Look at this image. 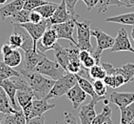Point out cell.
<instances>
[{
    "label": "cell",
    "instance_id": "obj_25",
    "mask_svg": "<svg viewBox=\"0 0 134 124\" xmlns=\"http://www.w3.org/2000/svg\"><path fill=\"white\" fill-rule=\"evenodd\" d=\"M58 5H59V4H57V3L48 1V2L43 4V5L37 7V8L35 9V11L38 12V13L41 14L43 19H49V18H51V16L53 14L54 11L56 10Z\"/></svg>",
    "mask_w": 134,
    "mask_h": 124
},
{
    "label": "cell",
    "instance_id": "obj_4",
    "mask_svg": "<svg viewBox=\"0 0 134 124\" xmlns=\"http://www.w3.org/2000/svg\"><path fill=\"white\" fill-rule=\"evenodd\" d=\"M79 16L75 19V27L77 28V48L79 50H87L91 54L93 53V48L90 42L91 30H90V20L79 21Z\"/></svg>",
    "mask_w": 134,
    "mask_h": 124
},
{
    "label": "cell",
    "instance_id": "obj_10",
    "mask_svg": "<svg viewBox=\"0 0 134 124\" xmlns=\"http://www.w3.org/2000/svg\"><path fill=\"white\" fill-rule=\"evenodd\" d=\"M19 25L21 27H23L28 32L29 34L31 36V38L34 39V41L35 43L41 38V36L43 35V34L45 33L47 29L52 26L49 22V19H43V20L38 22V23L28 22V23L19 24Z\"/></svg>",
    "mask_w": 134,
    "mask_h": 124
},
{
    "label": "cell",
    "instance_id": "obj_47",
    "mask_svg": "<svg viewBox=\"0 0 134 124\" xmlns=\"http://www.w3.org/2000/svg\"><path fill=\"white\" fill-rule=\"evenodd\" d=\"M7 2V0H0V5H3V4H5Z\"/></svg>",
    "mask_w": 134,
    "mask_h": 124
},
{
    "label": "cell",
    "instance_id": "obj_30",
    "mask_svg": "<svg viewBox=\"0 0 134 124\" xmlns=\"http://www.w3.org/2000/svg\"><path fill=\"white\" fill-rule=\"evenodd\" d=\"M18 75H20V73L18 71L13 70L12 67L4 63V61L0 60V80L10 78L13 76H18Z\"/></svg>",
    "mask_w": 134,
    "mask_h": 124
},
{
    "label": "cell",
    "instance_id": "obj_1",
    "mask_svg": "<svg viewBox=\"0 0 134 124\" xmlns=\"http://www.w3.org/2000/svg\"><path fill=\"white\" fill-rule=\"evenodd\" d=\"M18 72L26 78V80L30 84L34 97L38 99H45V97L48 96V94L49 93L51 89L53 86L54 80L46 78L45 75L37 72H34V71L30 72V71L24 70L22 68Z\"/></svg>",
    "mask_w": 134,
    "mask_h": 124
},
{
    "label": "cell",
    "instance_id": "obj_48",
    "mask_svg": "<svg viewBox=\"0 0 134 124\" xmlns=\"http://www.w3.org/2000/svg\"><path fill=\"white\" fill-rule=\"evenodd\" d=\"M102 124H112V121H107V122H104Z\"/></svg>",
    "mask_w": 134,
    "mask_h": 124
},
{
    "label": "cell",
    "instance_id": "obj_36",
    "mask_svg": "<svg viewBox=\"0 0 134 124\" xmlns=\"http://www.w3.org/2000/svg\"><path fill=\"white\" fill-rule=\"evenodd\" d=\"M43 20V17L41 16V14L36 12L35 10L31 11V13H30V22H32V23H38L40 21Z\"/></svg>",
    "mask_w": 134,
    "mask_h": 124
},
{
    "label": "cell",
    "instance_id": "obj_45",
    "mask_svg": "<svg viewBox=\"0 0 134 124\" xmlns=\"http://www.w3.org/2000/svg\"><path fill=\"white\" fill-rule=\"evenodd\" d=\"M4 116H5L4 113H0V124L2 123V120H3V118H4Z\"/></svg>",
    "mask_w": 134,
    "mask_h": 124
},
{
    "label": "cell",
    "instance_id": "obj_6",
    "mask_svg": "<svg viewBox=\"0 0 134 124\" xmlns=\"http://www.w3.org/2000/svg\"><path fill=\"white\" fill-rule=\"evenodd\" d=\"M76 17H77V14H74L66 22L52 25V28L55 31L57 34V38L70 40V43L72 45H74L75 47H77V41L73 38V32H74L75 29V19H76Z\"/></svg>",
    "mask_w": 134,
    "mask_h": 124
},
{
    "label": "cell",
    "instance_id": "obj_11",
    "mask_svg": "<svg viewBox=\"0 0 134 124\" xmlns=\"http://www.w3.org/2000/svg\"><path fill=\"white\" fill-rule=\"evenodd\" d=\"M57 39L58 38L55 31L52 27H49L41 36V38L36 42V49L42 54H44L47 51L53 49V46L56 43Z\"/></svg>",
    "mask_w": 134,
    "mask_h": 124
},
{
    "label": "cell",
    "instance_id": "obj_41",
    "mask_svg": "<svg viewBox=\"0 0 134 124\" xmlns=\"http://www.w3.org/2000/svg\"><path fill=\"white\" fill-rule=\"evenodd\" d=\"M87 6V10L91 11L95 8L97 4H98V0H82Z\"/></svg>",
    "mask_w": 134,
    "mask_h": 124
},
{
    "label": "cell",
    "instance_id": "obj_16",
    "mask_svg": "<svg viewBox=\"0 0 134 124\" xmlns=\"http://www.w3.org/2000/svg\"><path fill=\"white\" fill-rule=\"evenodd\" d=\"M73 16H74V14H73ZM71 16H72V14H70V13H69L65 1L64 0H61V3L58 5L56 10L54 11L53 14L51 16V18H49V22L51 25L60 24V23H63V22H66L67 20H69Z\"/></svg>",
    "mask_w": 134,
    "mask_h": 124
},
{
    "label": "cell",
    "instance_id": "obj_35",
    "mask_svg": "<svg viewBox=\"0 0 134 124\" xmlns=\"http://www.w3.org/2000/svg\"><path fill=\"white\" fill-rule=\"evenodd\" d=\"M48 1L46 0H26V2L24 4L23 9L28 11H34L35 10L37 7L43 5L45 3H47Z\"/></svg>",
    "mask_w": 134,
    "mask_h": 124
},
{
    "label": "cell",
    "instance_id": "obj_12",
    "mask_svg": "<svg viewBox=\"0 0 134 124\" xmlns=\"http://www.w3.org/2000/svg\"><path fill=\"white\" fill-rule=\"evenodd\" d=\"M26 0H13L0 8V20L5 21L8 17H13L14 14L23 9Z\"/></svg>",
    "mask_w": 134,
    "mask_h": 124
},
{
    "label": "cell",
    "instance_id": "obj_42",
    "mask_svg": "<svg viewBox=\"0 0 134 124\" xmlns=\"http://www.w3.org/2000/svg\"><path fill=\"white\" fill-rule=\"evenodd\" d=\"M13 50V48L10 46V45L7 43V44H3L2 47H1V50H0V52H1V54H2L3 56L6 55V54H8L10 52Z\"/></svg>",
    "mask_w": 134,
    "mask_h": 124
},
{
    "label": "cell",
    "instance_id": "obj_34",
    "mask_svg": "<svg viewBox=\"0 0 134 124\" xmlns=\"http://www.w3.org/2000/svg\"><path fill=\"white\" fill-rule=\"evenodd\" d=\"M94 92L98 96L105 97L107 95V86L102 79H95L92 81Z\"/></svg>",
    "mask_w": 134,
    "mask_h": 124
},
{
    "label": "cell",
    "instance_id": "obj_29",
    "mask_svg": "<svg viewBox=\"0 0 134 124\" xmlns=\"http://www.w3.org/2000/svg\"><path fill=\"white\" fill-rule=\"evenodd\" d=\"M111 116H112V110L108 105H105L99 115H96L91 124H102L104 122L111 121Z\"/></svg>",
    "mask_w": 134,
    "mask_h": 124
},
{
    "label": "cell",
    "instance_id": "obj_33",
    "mask_svg": "<svg viewBox=\"0 0 134 124\" xmlns=\"http://www.w3.org/2000/svg\"><path fill=\"white\" fill-rule=\"evenodd\" d=\"M88 72H90V78H91V79H92V81L95 79L103 80L104 78L107 75V73L105 71V69L102 67V65H99V64H95L94 66H92L88 70Z\"/></svg>",
    "mask_w": 134,
    "mask_h": 124
},
{
    "label": "cell",
    "instance_id": "obj_43",
    "mask_svg": "<svg viewBox=\"0 0 134 124\" xmlns=\"http://www.w3.org/2000/svg\"><path fill=\"white\" fill-rule=\"evenodd\" d=\"M127 4H129V8L134 7V0H127Z\"/></svg>",
    "mask_w": 134,
    "mask_h": 124
},
{
    "label": "cell",
    "instance_id": "obj_21",
    "mask_svg": "<svg viewBox=\"0 0 134 124\" xmlns=\"http://www.w3.org/2000/svg\"><path fill=\"white\" fill-rule=\"evenodd\" d=\"M75 75H76V78H77V83L79 84V86H80L81 88H82V90L85 92L87 95H88V96H90V97H91V99H93V100L97 101V102H99V101L103 100L104 98L106 97H102V96H98L97 95L95 94V92H94V89H93V85H92V82L91 81H90V80L86 79V78H81L80 75H78L75 74Z\"/></svg>",
    "mask_w": 134,
    "mask_h": 124
},
{
    "label": "cell",
    "instance_id": "obj_2",
    "mask_svg": "<svg viewBox=\"0 0 134 124\" xmlns=\"http://www.w3.org/2000/svg\"><path fill=\"white\" fill-rule=\"evenodd\" d=\"M76 83H77V78H76L75 74L67 72L63 76L54 81L52 88L51 89L49 93L45 97V99L49 101V99H52V98L61 97L62 96L66 95L68 91L72 88Z\"/></svg>",
    "mask_w": 134,
    "mask_h": 124
},
{
    "label": "cell",
    "instance_id": "obj_26",
    "mask_svg": "<svg viewBox=\"0 0 134 124\" xmlns=\"http://www.w3.org/2000/svg\"><path fill=\"white\" fill-rule=\"evenodd\" d=\"M13 112L16 111L12 106L10 98L8 97L5 91L0 87V113L8 114V113H13Z\"/></svg>",
    "mask_w": 134,
    "mask_h": 124
},
{
    "label": "cell",
    "instance_id": "obj_32",
    "mask_svg": "<svg viewBox=\"0 0 134 124\" xmlns=\"http://www.w3.org/2000/svg\"><path fill=\"white\" fill-rule=\"evenodd\" d=\"M30 13H31V11L25 10V9H22L21 11H19L16 14L13 16V19H12V24L15 23V24H23V23H28L30 22Z\"/></svg>",
    "mask_w": 134,
    "mask_h": 124
},
{
    "label": "cell",
    "instance_id": "obj_7",
    "mask_svg": "<svg viewBox=\"0 0 134 124\" xmlns=\"http://www.w3.org/2000/svg\"><path fill=\"white\" fill-rule=\"evenodd\" d=\"M102 67L105 69L107 75H121L125 78L126 83L131 82L134 79V64L133 63H127L123 65L120 68H115L113 65L109 63H103Z\"/></svg>",
    "mask_w": 134,
    "mask_h": 124
},
{
    "label": "cell",
    "instance_id": "obj_13",
    "mask_svg": "<svg viewBox=\"0 0 134 124\" xmlns=\"http://www.w3.org/2000/svg\"><path fill=\"white\" fill-rule=\"evenodd\" d=\"M45 56L44 54H42L41 52H39L38 50L32 49L29 52L25 53V59H24V64L22 69L26 71H31L34 70V68L37 66L39 62L41 61V59Z\"/></svg>",
    "mask_w": 134,
    "mask_h": 124
},
{
    "label": "cell",
    "instance_id": "obj_8",
    "mask_svg": "<svg viewBox=\"0 0 134 124\" xmlns=\"http://www.w3.org/2000/svg\"><path fill=\"white\" fill-rule=\"evenodd\" d=\"M34 96L31 90H17L16 91V101L19 104L21 111L23 112L26 120H29L31 115L32 100Z\"/></svg>",
    "mask_w": 134,
    "mask_h": 124
},
{
    "label": "cell",
    "instance_id": "obj_31",
    "mask_svg": "<svg viewBox=\"0 0 134 124\" xmlns=\"http://www.w3.org/2000/svg\"><path fill=\"white\" fill-rule=\"evenodd\" d=\"M110 6L121 7L123 6V4L119 0H98V4L95 7V9L97 10V13H106Z\"/></svg>",
    "mask_w": 134,
    "mask_h": 124
},
{
    "label": "cell",
    "instance_id": "obj_22",
    "mask_svg": "<svg viewBox=\"0 0 134 124\" xmlns=\"http://www.w3.org/2000/svg\"><path fill=\"white\" fill-rule=\"evenodd\" d=\"M27 120L22 111L5 114L1 124H26Z\"/></svg>",
    "mask_w": 134,
    "mask_h": 124
},
{
    "label": "cell",
    "instance_id": "obj_38",
    "mask_svg": "<svg viewBox=\"0 0 134 124\" xmlns=\"http://www.w3.org/2000/svg\"><path fill=\"white\" fill-rule=\"evenodd\" d=\"M64 122L63 124H77L76 121V118L74 117V116L70 113H68V112H65L64 113Z\"/></svg>",
    "mask_w": 134,
    "mask_h": 124
},
{
    "label": "cell",
    "instance_id": "obj_46",
    "mask_svg": "<svg viewBox=\"0 0 134 124\" xmlns=\"http://www.w3.org/2000/svg\"><path fill=\"white\" fill-rule=\"evenodd\" d=\"M131 37H132V39H133V41H134V27L132 28V30H131Z\"/></svg>",
    "mask_w": 134,
    "mask_h": 124
},
{
    "label": "cell",
    "instance_id": "obj_27",
    "mask_svg": "<svg viewBox=\"0 0 134 124\" xmlns=\"http://www.w3.org/2000/svg\"><path fill=\"white\" fill-rule=\"evenodd\" d=\"M79 58H80L82 66L86 69H90L92 66L96 64V61L94 59V57L92 56V54L87 50H80Z\"/></svg>",
    "mask_w": 134,
    "mask_h": 124
},
{
    "label": "cell",
    "instance_id": "obj_5",
    "mask_svg": "<svg viewBox=\"0 0 134 124\" xmlns=\"http://www.w3.org/2000/svg\"><path fill=\"white\" fill-rule=\"evenodd\" d=\"M91 36H94L97 40V47L93 51L92 56L95 59L96 64H99L101 57H102V53L105 50L110 49L112 47L114 43V38L100 29H95V30L91 31Z\"/></svg>",
    "mask_w": 134,
    "mask_h": 124
},
{
    "label": "cell",
    "instance_id": "obj_18",
    "mask_svg": "<svg viewBox=\"0 0 134 124\" xmlns=\"http://www.w3.org/2000/svg\"><path fill=\"white\" fill-rule=\"evenodd\" d=\"M111 103L115 104L119 109L127 106L134 101V93L130 92H113L109 96Z\"/></svg>",
    "mask_w": 134,
    "mask_h": 124
},
{
    "label": "cell",
    "instance_id": "obj_9",
    "mask_svg": "<svg viewBox=\"0 0 134 124\" xmlns=\"http://www.w3.org/2000/svg\"><path fill=\"white\" fill-rule=\"evenodd\" d=\"M110 51L111 53L130 52L134 54V49L132 48L127 32L125 28H121L118 31L116 38H114L113 45L110 48Z\"/></svg>",
    "mask_w": 134,
    "mask_h": 124
},
{
    "label": "cell",
    "instance_id": "obj_15",
    "mask_svg": "<svg viewBox=\"0 0 134 124\" xmlns=\"http://www.w3.org/2000/svg\"><path fill=\"white\" fill-rule=\"evenodd\" d=\"M66 96L71 101L72 107L74 110H76L78 107L80 106L87 98V94L82 90V88L79 86L78 83H76L72 88H70L68 91Z\"/></svg>",
    "mask_w": 134,
    "mask_h": 124
},
{
    "label": "cell",
    "instance_id": "obj_3",
    "mask_svg": "<svg viewBox=\"0 0 134 124\" xmlns=\"http://www.w3.org/2000/svg\"><path fill=\"white\" fill-rule=\"evenodd\" d=\"M34 72H37L41 75H45V76H48L54 81L63 76L67 73L56 60L55 61L49 60L46 55L42 58L41 61L39 62L37 66L34 68Z\"/></svg>",
    "mask_w": 134,
    "mask_h": 124
},
{
    "label": "cell",
    "instance_id": "obj_24",
    "mask_svg": "<svg viewBox=\"0 0 134 124\" xmlns=\"http://www.w3.org/2000/svg\"><path fill=\"white\" fill-rule=\"evenodd\" d=\"M3 61L10 67L14 68L20 65V63L22 62V56L17 49H13L8 54L3 56Z\"/></svg>",
    "mask_w": 134,
    "mask_h": 124
},
{
    "label": "cell",
    "instance_id": "obj_23",
    "mask_svg": "<svg viewBox=\"0 0 134 124\" xmlns=\"http://www.w3.org/2000/svg\"><path fill=\"white\" fill-rule=\"evenodd\" d=\"M107 22H111V23H118L122 25H130L134 26V13H123L119 16H111V17L106 18Z\"/></svg>",
    "mask_w": 134,
    "mask_h": 124
},
{
    "label": "cell",
    "instance_id": "obj_28",
    "mask_svg": "<svg viewBox=\"0 0 134 124\" xmlns=\"http://www.w3.org/2000/svg\"><path fill=\"white\" fill-rule=\"evenodd\" d=\"M121 111V119L120 124H129L134 117V101L127 106L120 109Z\"/></svg>",
    "mask_w": 134,
    "mask_h": 124
},
{
    "label": "cell",
    "instance_id": "obj_20",
    "mask_svg": "<svg viewBox=\"0 0 134 124\" xmlns=\"http://www.w3.org/2000/svg\"><path fill=\"white\" fill-rule=\"evenodd\" d=\"M54 53H55V59L61 66L65 69H67V66L70 62V48H64L58 43H55L53 46ZM67 72V71H66Z\"/></svg>",
    "mask_w": 134,
    "mask_h": 124
},
{
    "label": "cell",
    "instance_id": "obj_49",
    "mask_svg": "<svg viewBox=\"0 0 134 124\" xmlns=\"http://www.w3.org/2000/svg\"><path fill=\"white\" fill-rule=\"evenodd\" d=\"M129 124H134V117L132 118V120L130 122H129Z\"/></svg>",
    "mask_w": 134,
    "mask_h": 124
},
{
    "label": "cell",
    "instance_id": "obj_17",
    "mask_svg": "<svg viewBox=\"0 0 134 124\" xmlns=\"http://www.w3.org/2000/svg\"><path fill=\"white\" fill-rule=\"evenodd\" d=\"M0 87L5 91V93L7 94L8 97L10 98V104L13 108L15 111H21L20 107L18 106L17 101H16V87L13 83V79L10 78H7L4 80H0Z\"/></svg>",
    "mask_w": 134,
    "mask_h": 124
},
{
    "label": "cell",
    "instance_id": "obj_37",
    "mask_svg": "<svg viewBox=\"0 0 134 124\" xmlns=\"http://www.w3.org/2000/svg\"><path fill=\"white\" fill-rule=\"evenodd\" d=\"M65 3H66V6H67V9L69 11V13L70 14H75V6H76V3L79 1V0H64Z\"/></svg>",
    "mask_w": 134,
    "mask_h": 124
},
{
    "label": "cell",
    "instance_id": "obj_44",
    "mask_svg": "<svg viewBox=\"0 0 134 124\" xmlns=\"http://www.w3.org/2000/svg\"><path fill=\"white\" fill-rule=\"evenodd\" d=\"M119 1H121L123 6L126 7V8H129V4H127V0H119Z\"/></svg>",
    "mask_w": 134,
    "mask_h": 124
},
{
    "label": "cell",
    "instance_id": "obj_39",
    "mask_svg": "<svg viewBox=\"0 0 134 124\" xmlns=\"http://www.w3.org/2000/svg\"><path fill=\"white\" fill-rule=\"evenodd\" d=\"M114 75V89L119 88V87L123 86L124 84H126L125 78L121 75Z\"/></svg>",
    "mask_w": 134,
    "mask_h": 124
},
{
    "label": "cell",
    "instance_id": "obj_14",
    "mask_svg": "<svg viewBox=\"0 0 134 124\" xmlns=\"http://www.w3.org/2000/svg\"><path fill=\"white\" fill-rule=\"evenodd\" d=\"M54 107H55V104L49 103L47 99H38L34 97L32 100V106H31V115L29 119L34 118L36 116H42L46 112L52 110Z\"/></svg>",
    "mask_w": 134,
    "mask_h": 124
},
{
    "label": "cell",
    "instance_id": "obj_40",
    "mask_svg": "<svg viewBox=\"0 0 134 124\" xmlns=\"http://www.w3.org/2000/svg\"><path fill=\"white\" fill-rule=\"evenodd\" d=\"M26 124H45V117L44 116H36V117H34V118L27 120Z\"/></svg>",
    "mask_w": 134,
    "mask_h": 124
},
{
    "label": "cell",
    "instance_id": "obj_19",
    "mask_svg": "<svg viewBox=\"0 0 134 124\" xmlns=\"http://www.w3.org/2000/svg\"><path fill=\"white\" fill-rule=\"evenodd\" d=\"M97 104V101L91 99L88 105H85L81 108V111L79 112L78 116L80 119L81 124H91L93 119L96 116L95 105Z\"/></svg>",
    "mask_w": 134,
    "mask_h": 124
}]
</instances>
